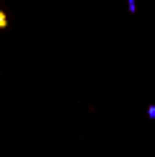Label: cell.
I'll list each match as a JSON object with an SVG mask.
<instances>
[{
	"label": "cell",
	"mask_w": 155,
	"mask_h": 157,
	"mask_svg": "<svg viewBox=\"0 0 155 157\" xmlns=\"http://www.w3.org/2000/svg\"><path fill=\"white\" fill-rule=\"evenodd\" d=\"M8 26V16H5V10H0V29H5Z\"/></svg>",
	"instance_id": "1"
},
{
	"label": "cell",
	"mask_w": 155,
	"mask_h": 157,
	"mask_svg": "<svg viewBox=\"0 0 155 157\" xmlns=\"http://www.w3.org/2000/svg\"><path fill=\"white\" fill-rule=\"evenodd\" d=\"M127 8H129V13H134V10H137V5H134V0H127Z\"/></svg>",
	"instance_id": "2"
},
{
	"label": "cell",
	"mask_w": 155,
	"mask_h": 157,
	"mask_svg": "<svg viewBox=\"0 0 155 157\" xmlns=\"http://www.w3.org/2000/svg\"><path fill=\"white\" fill-rule=\"evenodd\" d=\"M147 116H150V119H155V106H147Z\"/></svg>",
	"instance_id": "3"
}]
</instances>
